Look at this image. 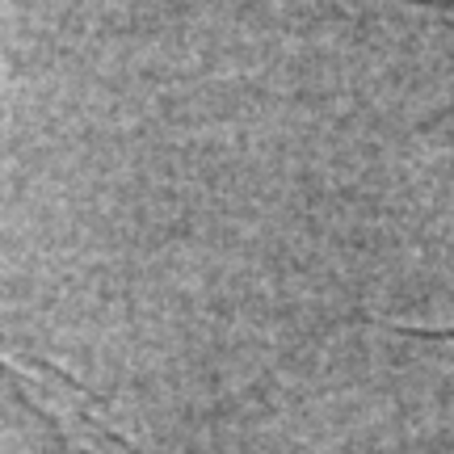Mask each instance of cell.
Returning a JSON list of instances; mask_svg holds the SVG:
<instances>
[{"label":"cell","instance_id":"6da1fadb","mask_svg":"<svg viewBox=\"0 0 454 454\" xmlns=\"http://www.w3.org/2000/svg\"><path fill=\"white\" fill-rule=\"evenodd\" d=\"M0 371L9 374L17 387L26 391L34 404L64 429V438L72 442L76 454H144L139 446H130L98 408H93V400H89L72 379H64L59 371H51L43 362L26 366V362L9 357L4 349H0Z\"/></svg>","mask_w":454,"mask_h":454},{"label":"cell","instance_id":"7a4b0ae2","mask_svg":"<svg viewBox=\"0 0 454 454\" xmlns=\"http://www.w3.org/2000/svg\"><path fill=\"white\" fill-rule=\"evenodd\" d=\"M404 333H417V337H429V340H442L454 349V328H404Z\"/></svg>","mask_w":454,"mask_h":454}]
</instances>
